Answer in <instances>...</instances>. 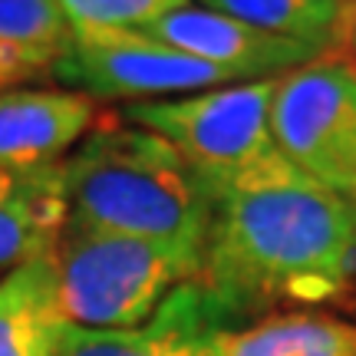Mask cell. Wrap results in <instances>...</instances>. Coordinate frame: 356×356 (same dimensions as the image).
<instances>
[{"instance_id": "8992f818", "label": "cell", "mask_w": 356, "mask_h": 356, "mask_svg": "<svg viewBox=\"0 0 356 356\" xmlns=\"http://www.w3.org/2000/svg\"><path fill=\"white\" fill-rule=\"evenodd\" d=\"M53 76L89 99H172L181 92L241 83L238 73L204 63L139 30H73L70 53Z\"/></svg>"}, {"instance_id": "3957f363", "label": "cell", "mask_w": 356, "mask_h": 356, "mask_svg": "<svg viewBox=\"0 0 356 356\" xmlns=\"http://www.w3.org/2000/svg\"><path fill=\"white\" fill-rule=\"evenodd\" d=\"M66 323L86 330H132L155 317L172 291L198 277L202 254L66 218L53 248Z\"/></svg>"}, {"instance_id": "8fae6325", "label": "cell", "mask_w": 356, "mask_h": 356, "mask_svg": "<svg viewBox=\"0 0 356 356\" xmlns=\"http://www.w3.org/2000/svg\"><path fill=\"white\" fill-rule=\"evenodd\" d=\"M63 323L53 251L0 277V356H50Z\"/></svg>"}, {"instance_id": "2e32d148", "label": "cell", "mask_w": 356, "mask_h": 356, "mask_svg": "<svg viewBox=\"0 0 356 356\" xmlns=\"http://www.w3.org/2000/svg\"><path fill=\"white\" fill-rule=\"evenodd\" d=\"M330 56H340V60H346L356 70V0L343 3V20H340L337 40L330 47Z\"/></svg>"}, {"instance_id": "4fadbf2b", "label": "cell", "mask_w": 356, "mask_h": 356, "mask_svg": "<svg viewBox=\"0 0 356 356\" xmlns=\"http://www.w3.org/2000/svg\"><path fill=\"white\" fill-rule=\"evenodd\" d=\"M198 3L248 26L317 47L320 53H330L343 20V0H198Z\"/></svg>"}, {"instance_id": "d6986e66", "label": "cell", "mask_w": 356, "mask_h": 356, "mask_svg": "<svg viewBox=\"0 0 356 356\" xmlns=\"http://www.w3.org/2000/svg\"><path fill=\"white\" fill-rule=\"evenodd\" d=\"M343 3H346V0H343Z\"/></svg>"}, {"instance_id": "5bb4252c", "label": "cell", "mask_w": 356, "mask_h": 356, "mask_svg": "<svg viewBox=\"0 0 356 356\" xmlns=\"http://www.w3.org/2000/svg\"><path fill=\"white\" fill-rule=\"evenodd\" d=\"M70 43L73 26L60 0H0V47L26 63L33 76H53Z\"/></svg>"}, {"instance_id": "52a82bcc", "label": "cell", "mask_w": 356, "mask_h": 356, "mask_svg": "<svg viewBox=\"0 0 356 356\" xmlns=\"http://www.w3.org/2000/svg\"><path fill=\"white\" fill-rule=\"evenodd\" d=\"M231 330L208 300V293L188 280L172 291L155 317L132 330H86L63 323L50 356H221V333Z\"/></svg>"}, {"instance_id": "30bf717a", "label": "cell", "mask_w": 356, "mask_h": 356, "mask_svg": "<svg viewBox=\"0 0 356 356\" xmlns=\"http://www.w3.org/2000/svg\"><path fill=\"white\" fill-rule=\"evenodd\" d=\"M70 218L63 168H0V277L50 254Z\"/></svg>"}, {"instance_id": "7a4b0ae2", "label": "cell", "mask_w": 356, "mask_h": 356, "mask_svg": "<svg viewBox=\"0 0 356 356\" xmlns=\"http://www.w3.org/2000/svg\"><path fill=\"white\" fill-rule=\"evenodd\" d=\"M60 168L73 218L202 254L211 185L162 136L122 126L109 113Z\"/></svg>"}, {"instance_id": "7c38bea8", "label": "cell", "mask_w": 356, "mask_h": 356, "mask_svg": "<svg viewBox=\"0 0 356 356\" xmlns=\"http://www.w3.org/2000/svg\"><path fill=\"white\" fill-rule=\"evenodd\" d=\"M221 356H356V320L287 310L221 333Z\"/></svg>"}, {"instance_id": "9a60e30c", "label": "cell", "mask_w": 356, "mask_h": 356, "mask_svg": "<svg viewBox=\"0 0 356 356\" xmlns=\"http://www.w3.org/2000/svg\"><path fill=\"white\" fill-rule=\"evenodd\" d=\"M191 0H60L73 30H149Z\"/></svg>"}, {"instance_id": "6da1fadb", "label": "cell", "mask_w": 356, "mask_h": 356, "mask_svg": "<svg viewBox=\"0 0 356 356\" xmlns=\"http://www.w3.org/2000/svg\"><path fill=\"white\" fill-rule=\"evenodd\" d=\"M211 221L195 284L228 320L284 304L346 300L356 267V198L280 152L211 178Z\"/></svg>"}, {"instance_id": "277c9868", "label": "cell", "mask_w": 356, "mask_h": 356, "mask_svg": "<svg viewBox=\"0 0 356 356\" xmlns=\"http://www.w3.org/2000/svg\"><path fill=\"white\" fill-rule=\"evenodd\" d=\"M270 139L291 165L356 198V70L323 53L277 79Z\"/></svg>"}, {"instance_id": "5b68a950", "label": "cell", "mask_w": 356, "mask_h": 356, "mask_svg": "<svg viewBox=\"0 0 356 356\" xmlns=\"http://www.w3.org/2000/svg\"><path fill=\"white\" fill-rule=\"evenodd\" d=\"M277 79H248L191 96L132 102L126 106V119L172 142L211 181L277 152L267 122Z\"/></svg>"}, {"instance_id": "e0dca14e", "label": "cell", "mask_w": 356, "mask_h": 356, "mask_svg": "<svg viewBox=\"0 0 356 356\" xmlns=\"http://www.w3.org/2000/svg\"><path fill=\"white\" fill-rule=\"evenodd\" d=\"M33 73L26 70V63H20L10 50H3L0 47V89L13 86V83H20V79H30Z\"/></svg>"}, {"instance_id": "ba28073f", "label": "cell", "mask_w": 356, "mask_h": 356, "mask_svg": "<svg viewBox=\"0 0 356 356\" xmlns=\"http://www.w3.org/2000/svg\"><path fill=\"white\" fill-rule=\"evenodd\" d=\"M149 37L162 40L181 53H191L204 63H215L248 79H270L284 76L297 66H307L323 53L317 47H307L297 40L267 33L241 20H231L225 13H215L202 3H185L178 10L165 13L159 24L142 30Z\"/></svg>"}, {"instance_id": "9c48e42d", "label": "cell", "mask_w": 356, "mask_h": 356, "mask_svg": "<svg viewBox=\"0 0 356 356\" xmlns=\"http://www.w3.org/2000/svg\"><path fill=\"white\" fill-rule=\"evenodd\" d=\"M96 122V99L73 89H0V168L60 165Z\"/></svg>"}, {"instance_id": "ac0fdd59", "label": "cell", "mask_w": 356, "mask_h": 356, "mask_svg": "<svg viewBox=\"0 0 356 356\" xmlns=\"http://www.w3.org/2000/svg\"><path fill=\"white\" fill-rule=\"evenodd\" d=\"M346 297H350V304L356 307V267H353V280H350V291H346Z\"/></svg>"}]
</instances>
